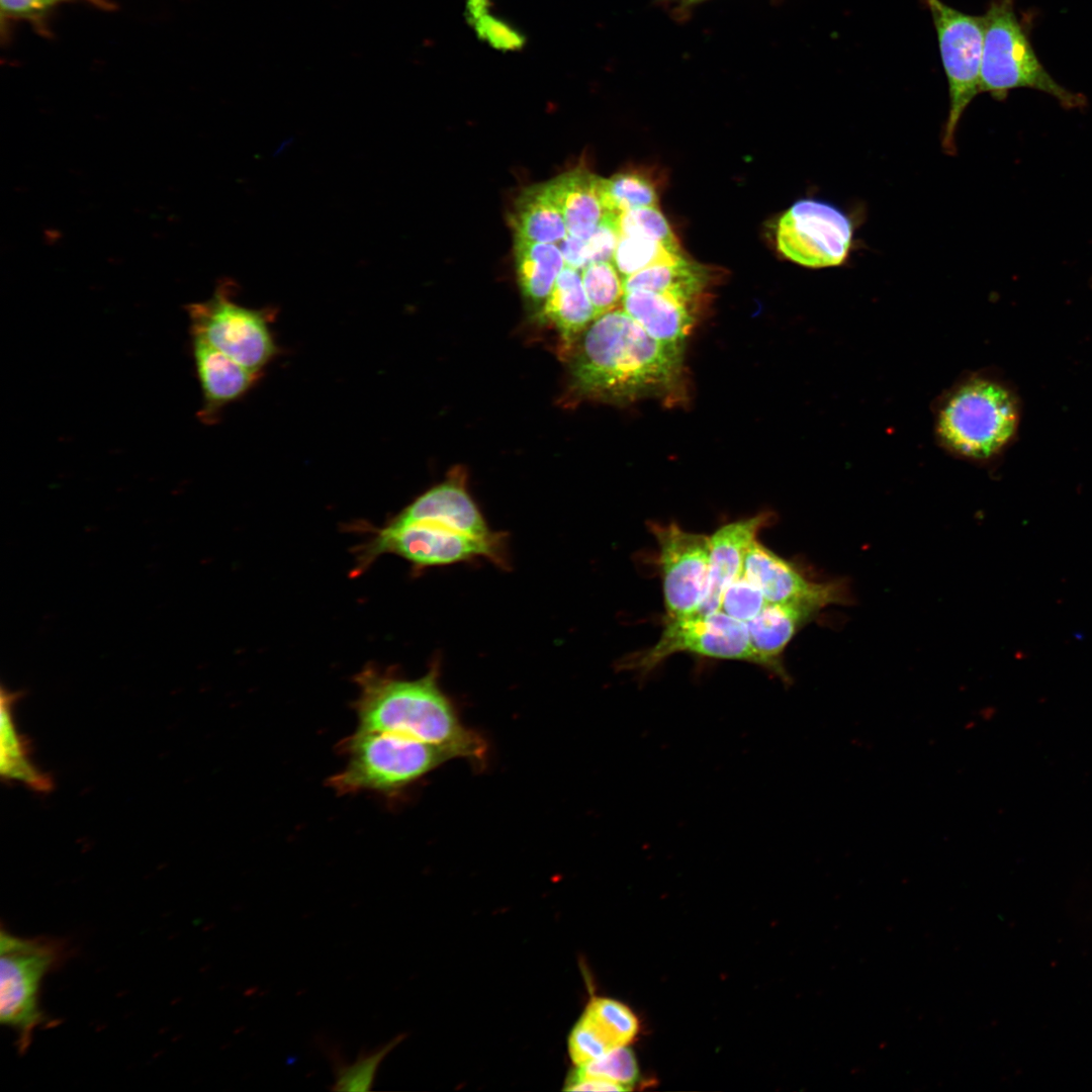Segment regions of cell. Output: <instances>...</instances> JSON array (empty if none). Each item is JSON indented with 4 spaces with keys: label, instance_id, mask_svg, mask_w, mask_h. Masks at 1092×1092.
Returning a JSON list of instances; mask_svg holds the SVG:
<instances>
[{
    "label": "cell",
    "instance_id": "1",
    "mask_svg": "<svg viewBox=\"0 0 1092 1092\" xmlns=\"http://www.w3.org/2000/svg\"><path fill=\"white\" fill-rule=\"evenodd\" d=\"M684 349L655 340L614 308L597 316L571 348L570 388L581 398L616 404L679 398Z\"/></svg>",
    "mask_w": 1092,
    "mask_h": 1092
},
{
    "label": "cell",
    "instance_id": "2",
    "mask_svg": "<svg viewBox=\"0 0 1092 1092\" xmlns=\"http://www.w3.org/2000/svg\"><path fill=\"white\" fill-rule=\"evenodd\" d=\"M435 660L421 677L410 679L369 663L356 673L358 697L353 704L358 731L394 733L450 750L455 757L478 764L486 744L459 720L451 700L439 682Z\"/></svg>",
    "mask_w": 1092,
    "mask_h": 1092
},
{
    "label": "cell",
    "instance_id": "3",
    "mask_svg": "<svg viewBox=\"0 0 1092 1092\" xmlns=\"http://www.w3.org/2000/svg\"><path fill=\"white\" fill-rule=\"evenodd\" d=\"M339 751L345 766L327 785L339 795L372 792L395 795L440 766L454 754L435 744L407 736L358 731L344 738Z\"/></svg>",
    "mask_w": 1092,
    "mask_h": 1092
},
{
    "label": "cell",
    "instance_id": "4",
    "mask_svg": "<svg viewBox=\"0 0 1092 1092\" xmlns=\"http://www.w3.org/2000/svg\"><path fill=\"white\" fill-rule=\"evenodd\" d=\"M1017 425L1015 401L995 380L971 376L941 397L935 413V434L949 453L973 461L997 454Z\"/></svg>",
    "mask_w": 1092,
    "mask_h": 1092
},
{
    "label": "cell",
    "instance_id": "5",
    "mask_svg": "<svg viewBox=\"0 0 1092 1092\" xmlns=\"http://www.w3.org/2000/svg\"><path fill=\"white\" fill-rule=\"evenodd\" d=\"M981 92L997 100L1009 91L1029 88L1051 95L1060 104L1078 107L1084 97L1059 84L1039 62L1018 20L1013 0H993L984 14Z\"/></svg>",
    "mask_w": 1092,
    "mask_h": 1092
},
{
    "label": "cell",
    "instance_id": "6",
    "mask_svg": "<svg viewBox=\"0 0 1092 1092\" xmlns=\"http://www.w3.org/2000/svg\"><path fill=\"white\" fill-rule=\"evenodd\" d=\"M368 538L357 547L354 572L359 574L383 554L405 559L413 568L446 566L476 558L509 565L506 536L474 537L430 522L394 523L371 528Z\"/></svg>",
    "mask_w": 1092,
    "mask_h": 1092
},
{
    "label": "cell",
    "instance_id": "7",
    "mask_svg": "<svg viewBox=\"0 0 1092 1092\" xmlns=\"http://www.w3.org/2000/svg\"><path fill=\"white\" fill-rule=\"evenodd\" d=\"M236 291L235 282L224 279L208 299L188 304L190 336L262 373L280 353L272 330L276 309L240 304L235 299Z\"/></svg>",
    "mask_w": 1092,
    "mask_h": 1092
},
{
    "label": "cell",
    "instance_id": "8",
    "mask_svg": "<svg viewBox=\"0 0 1092 1092\" xmlns=\"http://www.w3.org/2000/svg\"><path fill=\"white\" fill-rule=\"evenodd\" d=\"M740 660L763 667L751 645L746 624L722 611L707 615L666 618L656 643L623 657L618 666L644 677L676 653Z\"/></svg>",
    "mask_w": 1092,
    "mask_h": 1092
},
{
    "label": "cell",
    "instance_id": "9",
    "mask_svg": "<svg viewBox=\"0 0 1092 1092\" xmlns=\"http://www.w3.org/2000/svg\"><path fill=\"white\" fill-rule=\"evenodd\" d=\"M936 30L949 93V110L942 148L956 153V131L973 99L981 93L984 15H971L941 0H925Z\"/></svg>",
    "mask_w": 1092,
    "mask_h": 1092
},
{
    "label": "cell",
    "instance_id": "10",
    "mask_svg": "<svg viewBox=\"0 0 1092 1092\" xmlns=\"http://www.w3.org/2000/svg\"><path fill=\"white\" fill-rule=\"evenodd\" d=\"M60 957L49 939L23 938L5 930L0 936V1020L13 1028L25 1051L42 1022L40 983Z\"/></svg>",
    "mask_w": 1092,
    "mask_h": 1092
},
{
    "label": "cell",
    "instance_id": "11",
    "mask_svg": "<svg viewBox=\"0 0 1092 1092\" xmlns=\"http://www.w3.org/2000/svg\"><path fill=\"white\" fill-rule=\"evenodd\" d=\"M853 240L849 216L816 199L795 202L779 219L777 246L789 260L810 268L842 265Z\"/></svg>",
    "mask_w": 1092,
    "mask_h": 1092
},
{
    "label": "cell",
    "instance_id": "12",
    "mask_svg": "<svg viewBox=\"0 0 1092 1092\" xmlns=\"http://www.w3.org/2000/svg\"><path fill=\"white\" fill-rule=\"evenodd\" d=\"M658 546L666 618L695 615L704 600L710 563V536L677 524L648 522Z\"/></svg>",
    "mask_w": 1092,
    "mask_h": 1092
},
{
    "label": "cell",
    "instance_id": "13",
    "mask_svg": "<svg viewBox=\"0 0 1092 1092\" xmlns=\"http://www.w3.org/2000/svg\"><path fill=\"white\" fill-rule=\"evenodd\" d=\"M743 573L770 604L796 603L821 610L845 599L840 582L810 580L792 562L757 539L746 553Z\"/></svg>",
    "mask_w": 1092,
    "mask_h": 1092
},
{
    "label": "cell",
    "instance_id": "14",
    "mask_svg": "<svg viewBox=\"0 0 1092 1092\" xmlns=\"http://www.w3.org/2000/svg\"><path fill=\"white\" fill-rule=\"evenodd\" d=\"M191 354L201 389L199 421L213 425L226 405L241 399L260 379L258 372L241 365L201 339L191 337Z\"/></svg>",
    "mask_w": 1092,
    "mask_h": 1092
},
{
    "label": "cell",
    "instance_id": "15",
    "mask_svg": "<svg viewBox=\"0 0 1092 1092\" xmlns=\"http://www.w3.org/2000/svg\"><path fill=\"white\" fill-rule=\"evenodd\" d=\"M390 521L399 524L430 522L482 538L496 533L489 528L469 494L462 473H453L443 482L423 492Z\"/></svg>",
    "mask_w": 1092,
    "mask_h": 1092
},
{
    "label": "cell",
    "instance_id": "16",
    "mask_svg": "<svg viewBox=\"0 0 1092 1092\" xmlns=\"http://www.w3.org/2000/svg\"><path fill=\"white\" fill-rule=\"evenodd\" d=\"M770 512H760L720 527L710 536V563L707 588L699 611L707 615L720 611L725 589L743 571L746 553L759 532L772 520Z\"/></svg>",
    "mask_w": 1092,
    "mask_h": 1092
},
{
    "label": "cell",
    "instance_id": "17",
    "mask_svg": "<svg viewBox=\"0 0 1092 1092\" xmlns=\"http://www.w3.org/2000/svg\"><path fill=\"white\" fill-rule=\"evenodd\" d=\"M819 609L796 603L770 604L746 623L752 647L761 658L763 668L785 684L791 677L783 663V653L794 636L819 613Z\"/></svg>",
    "mask_w": 1092,
    "mask_h": 1092
},
{
    "label": "cell",
    "instance_id": "18",
    "mask_svg": "<svg viewBox=\"0 0 1092 1092\" xmlns=\"http://www.w3.org/2000/svg\"><path fill=\"white\" fill-rule=\"evenodd\" d=\"M622 308L652 338L685 347L695 325L696 301L654 291L625 292Z\"/></svg>",
    "mask_w": 1092,
    "mask_h": 1092
},
{
    "label": "cell",
    "instance_id": "19",
    "mask_svg": "<svg viewBox=\"0 0 1092 1092\" xmlns=\"http://www.w3.org/2000/svg\"><path fill=\"white\" fill-rule=\"evenodd\" d=\"M602 179L586 169H574L544 183L569 235L586 240L604 218Z\"/></svg>",
    "mask_w": 1092,
    "mask_h": 1092
},
{
    "label": "cell",
    "instance_id": "20",
    "mask_svg": "<svg viewBox=\"0 0 1092 1092\" xmlns=\"http://www.w3.org/2000/svg\"><path fill=\"white\" fill-rule=\"evenodd\" d=\"M540 317L559 332L566 350L597 317L584 290L581 272L565 266L540 309Z\"/></svg>",
    "mask_w": 1092,
    "mask_h": 1092
},
{
    "label": "cell",
    "instance_id": "21",
    "mask_svg": "<svg viewBox=\"0 0 1092 1092\" xmlns=\"http://www.w3.org/2000/svg\"><path fill=\"white\" fill-rule=\"evenodd\" d=\"M514 257L518 283L524 297L542 306L566 266L559 246L515 238Z\"/></svg>",
    "mask_w": 1092,
    "mask_h": 1092
},
{
    "label": "cell",
    "instance_id": "22",
    "mask_svg": "<svg viewBox=\"0 0 1092 1092\" xmlns=\"http://www.w3.org/2000/svg\"><path fill=\"white\" fill-rule=\"evenodd\" d=\"M515 238L559 244L568 234L562 213L543 184L525 188L510 215Z\"/></svg>",
    "mask_w": 1092,
    "mask_h": 1092
},
{
    "label": "cell",
    "instance_id": "23",
    "mask_svg": "<svg viewBox=\"0 0 1092 1092\" xmlns=\"http://www.w3.org/2000/svg\"><path fill=\"white\" fill-rule=\"evenodd\" d=\"M712 281L709 268L686 259L657 264L623 279L625 292L654 291L696 301Z\"/></svg>",
    "mask_w": 1092,
    "mask_h": 1092
},
{
    "label": "cell",
    "instance_id": "24",
    "mask_svg": "<svg viewBox=\"0 0 1092 1092\" xmlns=\"http://www.w3.org/2000/svg\"><path fill=\"white\" fill-rule=\"evenodd\" d=\"M15 699V694L2 688L0 765L2 778L22 783L36 792H50L53 788L51 777L31 762L25 738L16 729L12 716Z\"/></svg>",
    "mask_w": 1092,
    "mask_h": 1092
},
{
    "label": "cell",
    "instance_id": "25",
    "mask_svg": "<svg viewBox=\"0 0 1092 1092\" xmlns=\"http://www.w3.org/2000/svg\"><path fill=\"white\" fill-rule=\"evenodd\" d=\"M402 1036H396L388 1042L370 1051L361 1052L353 1062H347L339 1048L328 1044L324 1051L332 1063L335 1081L333 1091H369L385 1057L398 1044Z\"/></svg>",
    "mask_w": 1092,
    "mask_h": 1092
},
{
    "label": "cell",
    "instance_id": "26",
    "mask_svg": "<svg viewBox=\"0 0 1092 1092\" xmlns=\"http://www.w3.org/2000/svg\"><path fill=\"white\" fill-rule=\"evenodd\" d=\"M580 1018L612 1049L627 1045L639 1030L638 1019L631 1009L611 998H594Z\"/></svg>",
    "mask_w": 1092,
    "mask_h": 1092
},
{
    "label": "cell",
    "instance_id": "27",
    "mask_svg": "<svg viewBox=\"0 0 1092 1092\" xmlns=\"http://www.w3.org/2000/svg\"><path fill=\"white\" fill-rule=\"evenodd\" d=\"M602 200L606 213L616 215L640 208L657 206L658 197L651 181L634 172L619 173L602 179Z\"/></svg>",
    "mask_w": 1092,
    "mask_h": 1092
},
{
    "label": "cell",
    "instance_id": "28",
    "mask_svg": "<svg viewBox=\"0 0 1092 1092\" xmlns=\"http://www.w3.org/2000/svg\"><path fill=\"white\" fill-rule=\"evenodd\" d=\"M681 258V253H675L659 242L637 236H620L612 262L625 279L650 266L674 263Z\"/></svg>",
    "mask_w": 1092,
    "mask_h": 1092
},
{
    "label": "cell",
    "instance_id": "29",
    "mask_svg": "<svg viewBox=\"0 0 1092 1092\" xmlns=\"http://www.w3.org/2000/svg\"><path fill=\"white\" fill-rule=\"evenodd\" d=\"M581 279L596 316L614 309L622 301L623 278L612 261L588 264L581 270Z\"/></svg>",
    "mask_w": 1092,
    "mask_h": 1092
},
{
    "label": "cell",
    "instance_id": "30",
    "mask_svg": "<svg viewBox=\"0 0 1092 1092\" xmlns=\"http://www.w3.org/2000/svg\"><path fill=\"white\" fill-rule=\"evenodd\" d=\"M569 1078L604 1079L630 1090L631 1085L639 1079V1068L633 1051L627 1045H621L578 1065Z\"/></svg>",
    "mask_w": 1092,
    "mask_h": 1092
},
{
    "label": "cell",
    "instance_id": "31",
    "mask_svg": "<svg viewBox=\"0 0 1092 1092\" xmlns=\"http://www.w3.org/2000/svg\"><path fill=\"white\" fill-rule=\"evenodd\" d=\"M620 236H637L661 243L675 253H681L669 223L657 206L640 207L618 215Z\"/></svg>",
    "mask_w": 1092,
    "mask_h": 1092
},
{
    "label": "cell",
    "instance_id": "32",
    "mask_svg": "<svg viewBox=\"0 0 1092 1092\" xmlns=\"http://www.w3.org/2000/svg\"><path fill=\"white\" fill-rule=\"evenodd\" d=\"M767 604L762 593L742 571L725 589L720 611L746 624L754 619Z\"/></svg>",
    "mask_w": 1092,
    "mask_h": 1092
},
{
    "label": "cell",
    "instance_id": "33",
    "mask_svg": "<svg viewBox=\"0 0 1092 1092\" xmlns=\"http://www.w3.org/2000/svg\"><path fill=\"white\" fill-rule=\"evenodd\" d=\"M612 1048L582 1018L573 1026L568 1037V1052L572 1062L578 1066L592 1061Z\"/></svg>",
    "mask_w": 1092,
    "mask_h": 1092
},
{
    "label": "cell",
    "instance_id": "34",
    "mask_svg": "<svg viewBox=\"0 0 1092 1092\" xmlns=\"http://www.w3.org/2000/svg\"><path fill=\"white\" fill-rule=\"evenodd\" d=\"M472 25L479 39L502 51H516L524 47L526 38L505 21L486 13Z\"/></svg>",
    "mask_w": 1092,
    "mask_h": 1092
},
{
    "label": "cell",
    "instance_id": "35",
    "mask_svg": "<svg viewBox=\"0 0 1092 1092\" xmlns=\"http://www.w3.org/2000/svg\"><path fill=\"white\" fill-rule=\"evenodd\" d=\"M618 215L606 213L600 224L585 240L587 265L595 262L612 261L620 238Z\"/></svg>",
    "mask_w": 1092,
    "mask_h": 1092
},
{
    "label": "cell",
    "instance_id": "36",
    "mask_svg": "<svg viewBox=\"0 0 1092 1092\" xmlns=\"http://www.w3.org/2000/svg\"><path fill=\"white\" fill-rule=\"evenodd\" d=\"M566 266L582 270L587 266L585 240L567 234L559 243Z\"/></svg>",
    "mask_w": 1092,
    "mask_h": 1092
},
{
    "label": "cell",
    "instance_id": "37",
    "mask_svg": "<svg viewBox=\"0 0 1092 1092\" xmlns=\"http://www.w3.org/2000/svg\"><path fill=\"white\" fill-rule=\"evenodd\" d=\"M563 1090L566 1091H628L618 1083L598 1078H567Z\"/></svg>",
    "mask_w": 1092,
    "mask_h": 1092
},
{
    "label": "cell",
    "instance_id": "38",
    "mask_svg": "<svg viewBox=\"0 0 1092 1092\" xmlns=\"http://www.w3.org/2000/svg\"><path fill=\"white\" fill-rule=\"evenodd\" d=\"M55 0H1L2 9L11 14H28L51 6Z\"/></svg>",
    "mask_w": 1092,
    "mask_h": 1092
},
{
    "label": "cell",
    "instance_id": "39",
    "mask_svg": "<svg viewBox=\"0 0 1092 1092\" xmlns=\"http://www.w3.org/2000/svg\"><path fill=\"white\" fill-rule=\"evenodd\" d=\"M489 6V0H467L466 16L469 23L473 24L477 19L485 15Z\"/></svg>",
    "mask_w": 1092,
    "mask_h": 1092
},
{
    "label": "cell",
    "instance_id": "40",
    "mask_svg": "<svg viewBox=\"0 0 1092 1092\" xmlns=\"http://www.w3.org/2000/svg\"><path fill=\"white\" fill-rule=\"evenodd\" d=\"M666 1L678 3L681 6H690V5L696 4V3L700 2V1H703V0H666Z\"/></svg>",
    "mask_w": 1092,
    "mask_h": 1092
},
{
    "label": "cell",
    "instance_id": "41",
    "mask_svg": "<svg viewBox=\"0 0 1092 1092\" xmlns=\"http://www.w3.org/2000/svg\"><path fill=\"white\" fill-rule=\"evenodd\" d=\"M90 1H93V2H97V3H99V2H100V1H102V0H90Z\"/></svg>",
    "mask_w": 1092,
    "mask_h": 1092
}]
</instances>
